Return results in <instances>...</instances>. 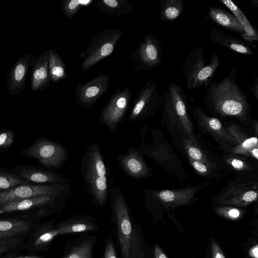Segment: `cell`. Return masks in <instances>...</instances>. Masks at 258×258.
I'll return each instance as SVG.
<instances>
[{
	"instance_id": "obj_1",
	"label": "cell",
	"mask_w": 258,
	"mask_h": 258,
	"mask_svg": "<svg viewBox=\"0 0 258 258\" xmlns=\"http://www.w3.org/2000/svg\"><path fill=\"white\" fill-rule=\"evenodd\" d=\"M235 69L219 81H213L206 90L204 102L211 114L221 121L234 117L245 126H251V108L246 94L237 84Z\"/></svg>"
},
{
	"instance_id": "obj_2",
	"label": "cell",
	"mask_w": 258,
	"mask_h": 258,
	"mask_svg": "<svg viewBox=\"0 0 258 258\" xmlns=\"http://www.w3.org/2000/svg\"><path fill=\"white\" fill-rule=\"evenodd\" d=\"M162 105L160 123L168 131L174 146L183 154L185 138L194 133V125L188 113L187 96L174 83H169L161 94Z\"/></svg>"
},
{
	"instance_id": "obj_3",
	"label": "cell",
	"mask_w": 258,
	"mask_h": 258,
	"mask_svg": "<svg viewBox=\"0 0 258 258\" xmlns=\"http://www.w3.org/2000/svg\"><path fill=\"white\" fill-rule=\"evenodd\" d=\"M81 163L82 176L88 192L95 204L103 206L109 199L111 187L110 172L97 143L87 147Z\"/></svg>"
},
{
	"instance_id": "obj_4",
	"label": "cell",
	"mask_w": 258,
	"mask_h": 258,
	"mask_svg": "<svg viewBox=\"0 0 258 258\" xmlns=\"http://www.w3.org/2000/svg\"><path fill=\"white\" fill-rule=\"evenodd\" d=\"M219 193L211 199L214 205L244 208L257 201L258 173L234 172Z\"/></svg>"
},
{
	"instance_id": "obj_5",
	"label": "cell",
	"mask_w": 258,
	"mask_h": 258,
	"mask_svg": "<svg viewBox=\"0 0 258 258\" xmlns=\"http://www.w3.org/2000/svg\"><path fill=\"white\" fill-rule=\"evenodd\" d=\"M109 198L117 222L123 257L137 258L141 253L140 241L137 231L133 228L125 198L118 187L111 188Z\"/></svg>"
},
{
	"instance_id": "obj_6",
	"label": "cell",
	"mask_w": 258,
	"mask_h": 258,
	"mask_svg": "<svg viewBox=\"0 0 258 258\" xmlns=\"http://www.w3.org/2000/svg\"><path fill=\"white\" fill-rule=\"evenodd\" d=\"M151 134L152 143L148 144L145 141H141L138 147L141 152L163 168L171 176H175L183 182L188 175L163 132L156 127L151 130Z\"/></svg>"
},
{
	"instance_id": "obj_7",
	"label": "cell",
	"mask_w": 258,
	"mask_h": 258,
	"mask_svg": "<svg viewBox=\"0 0 258 258\" xmlns=\"http://www.w3.org/2000/svg\"><path fill=\"white\" fill-rule=\"evenodd\" d=\"M220 64L219 54L213 53L210 62H206L204 50L200 45L187 54L183 65V74L188 89L207 87Z\"/></svg>"
},
{
	"instance_id": "obj_8",
	"label": "cell",
	"mask_w": 258,
	"mask_h": 258,
	"mask_svg": "<svg viewBox=\"0 0 258 258\" xmlns=\"http://www.w3.org/2000/svg\"><path fill=\"white\" fill-rule=\"evenodd\" d=\"M210 184L209 181H207L203 184L188 185L178 189L156 190L146 188L142 190L146 203L148 206L168 210L189 205L198 201L199 198L196 196L197 194Z\"/></svg>"
},
{
	"instance_id": "obj_9",
	"label": "cell",
	"mask_w": 258,
	"mask_h": 258,
	"mask_svg": "<svg viewBox=\"0 0 258 258\" xmlns=\"http://www.w3.org/2000/svg\"><path fill=\"white\" fill-rule=\"evenodd\" d=\"M123 33V30L120 28H108L94 36L86 49L80 53L79 56L82 59V72L88 71L111 54Z\"/></svg>"
},
{
	"instance_id": "obj_10",
	"label": "cell",
	"mask_w": 258,
	"mask_h": 258,
	"mask_svg": "<svg viewBox=\"0 0 258 258\" xmlns=\"http://www.w3.org/2000/svg\"><path fill=\"white\" fill-rule=\"evenodd\" d=\"M21 155L34 158L43 167L54 170L61 169L69 158L68 152L63 145L45 137L37 138L22 150Z\"/></svg>"
},
{
	"instance_id": "obj_11",
	"label": "cell",
	"mask_w": 258,
	"mask_h": 258,
	"mask_svg": "<svg viewBox=\"0 0 258 258\" xmlns=\"http://www.w3.org/2000/svg\"><path fill=\"white\" fill-rule=\"evenodd\" d=\"M190 110L197 128L211 137L223 152H231L237 144L227 132L222 122L215 117L208 115L201 108L191 107Z\"/></svg>"
},
{
	"instance_id": "obj_12",
	"label": "cell",
	"mask_w": 258,
	"mask_h": 258,
	"mask_svg": "<svg viewBox=\"0 0 258 258\" xmlns=\"http://www.w3.org/2000/svg\"><path fill=\"white\" fill-rule=\"evenodd\" d=\"M158 84L150 80L138 92L129 114L128 122H141L155 115L161 105Z\"/></svg>"
},
{
	"instance_id": "obj_13",
	"label": "cell",
	"mask_w": 258,
	"mask_h": 258,
	"mask_svg": "<svg viewBox=\"0 0 258 258\" xmlns=\"http://www.w3.org/2000/svg\"><path fill=\"white\" fill-rule=\"evenodd\" d=\"M162 47L159 39L151 33L145 34L136 48L133 49L130 59L136 71H149L161 63Z\"/></svg>"
},
{
	"instance_id": "obj_14",
	"label": "cell",
	"mask_w": 258,
	"mask_h": 258,
	"mask_svg": "<svg viewBox=\"0 0 258 258\" xmlns=\"http://www.w3.org/2000/svg\"><path fill=\"white\" fill-rule=\"evenodd\" d=\"M71 183L21 184L0 190V207L12 201L41 196H57L71 192Z\"/></svg>"
},
{
	"instance_id": "obj_15",
	"label": "cell",
	"mask_w": 258,
	"mask_h": 258,
	"mask_svg": "<svg viewBox=\"0 0 258 258\" xmlns=\"http://www.w3.org/2000/svg\"><path fill=\"white\" fill-rule=\"evenodd\" d=\"M133 96L131 89H117L102 109L99 121L110 133L116 131L124 118Z\"/></svg>"
},
{
	"instance_id": "obj_16",
	"label": "cell",
	"mask_w": 258,
	"mask_h": 258,
	"mask_svg": "<svg viewBox=\"0 0 258 258\" xmlns=\"http://www.w3.org/2000/svg\"><path fill=\"white\" fill-rule=\"evenodd\" d=\"M71 192L57 196H41L14 201L0 207V215L38 210L45 214L50 208L63 204Z\"/></svg>"
},
{
	"instance_id": "obj_17",
	"label": "cell",
	"mask_w": 258,
	"mask_h": 258,
	"mask_svg": "<svg viewBox=\"0 0 258 258\" xmlns=\"http://www.w3.org/2000/svg\"><path fill=\"white\" fill-rule=\"evenodd\" d=\"M199 135L194 133L184 138L183 155L185 158L219 167L233 173V170L224 162L221 156L213 152Z\"/></svg>"
},
{
	"instance_id": "obj_18",
	"label": "cell",
	"mask_w": 258,
	"mask_h": 258,
	"mask_svg": "<svg viewBox=\"0 0 258 258\" xmlns=\"http://www.w3.org/2000/svg\"><path fill=\"white\" fill-rule=\"evenodd\" d=\"M10 171L31 184L71 183V180L54 170L30 165H16Z\"/></svg>"
},
{
	"instance_id": "obj_19",
	"label": "cell",
	"mask_w": 258,
	"mask_h": 258,
	"mask_svg": "<svg viewBox=\"0 0 258 258\" xmlns=\"http://www.w3.org/2000/svg\"><path fill=\"white\" fill-rule=\"evenodd\" d=\"M109 79V74H101L86 83H77L75 90L76 103L85 108L92 107L108 90Z\"/></svg>"
},
{
	"instance_id": "obj_20",
	"label": "cell",
	"mask_w": 258,
	"mask_h": 258,
	"mask_svg": "<svg viewBox=\"0 0 258 258\" xmlns=\"http://www.w3.org/2000/svg\"><path fill=\"white\" fill-rule=\"evenodd\" d=\"M118 167L127 176L135 179L147 178L153 176L152 168L145 161L139 148L130 147L125 154L117 156Z\"/></svg>"
},
{
	"instance_id": "obj_21",
	"label": "cell",
	"mask_w": 258,
	"mask_h": 258,
	"mask_svg": "<svg viewBox=\"0 0 258 258\" xmlns=\"http://www.w3.org/2000/svg\"><path fill=\"white\" fill-rule=\"evenodd\" d=\"M224 126L237 144L230 153L243 155L258 161L257 137L247 134L240 125L233 120L229 121L227 125Z\"/></svg>"
},
{
	"instance_id": "obj_22",
	"label": "cell",
	"mask_w": 258,
	"mask_h": 258,
	"mask_svg": "<svg viewBox=\"0 0 258 258\" xmlns=\"http://www.w3.org/2000/svg\"><path fill=\"white\" fill-rule=\"evenodd\" d=\"M34 56L25 53L11 68L6 81L8 93L12 96L20 94L25 89L29 69L34 61Z\"/></svg>"
},
{
	"instance_id": "obj_23",
	"label": "cell",
	"mask_w": 258,
	"mask_h": 258,
	"mask_svg": "<svg viewBox=\"0 0 258 258\" xmlns=\"http://www.w3.org/2000/svg\"><path fill=\"white\" fill-rule=\"evenodd\" d=\"M49 49L42 51L32 65L30 86L34 91L46 89L50 85L48 73Z\"/></svg>"
},
{
	"instance_id": "obj_24",
	"label": "cell",
	"mask_w": 258,
	"mask_h": 258,
	"mask_svg": "<svg viewBox=\"0 0 258 258\" xmlns=\"http://www.w3.org/2000/svg\"><path fill=\"white\" fill-rule=\"evenodd\" d=\"M210 37L213 42L236 53L250 55L253 54L250 46L246 41L229 35L219 29H211Z\"/></svg>"
},
{
	"instance_id": "obj_25",
	"label": "cell",
	"mask_w": 258,
	"mask_h": 258,
	"mask_svg": "<svg viewBox=\"0 0 258 258\" xmlns=\"http://www.w3.org/2000/svg\"><path fill=\"white\" fill-rule=\"evenodd\" d=\"M221 157L233 173H258V161L251 157L230 152H224Z\"/></svg>"
},
{
	"instance_id": "obj_26",
	"label": "cell",
	"mask_w": 258,
	"mask_h": 258,
	"mask_svg": "<svg viewBox=\"0 0 258 258\" xmlns=\"http://www.w3.org/2000/svg\"><path fill=\"white\" fill-rule=\"evenodd\" d=\"M209 18L218 25L234 31L242 36L244 30L235 16L220 7H210L208 11Z\"/></svg>"
},
{
	"instance_id": "obj_27",
	"label": "cell",
	"mask_w": 258,
	"mask_h": 258,
	"mask_svg": "<svg viewBox=\"0 0 258 258\" xmlns=\"http://www.w3.org/2000/svg\"><path fill=\"white\" fill-rule=\"evenodd\" d=\"M227 7L236 18L242 27L244 34L241 36L243 40L249 43L258 40V33L242 11L231 0H218Z\"/></svg>"
},
{
	"instance_id": "obj_28",
	"label": "cell",
	"mask_w": 258,
	"mask_h": 258,
	"mask_svg": "<svg viewBox=\"0 0 258 258\" xmlns=\"http://www.w3.org/2000/svg\"><path fill=\"white\" fill-rule=\"evenodd\" d=\"M98 11L108 16L127 15L135 10V5L126 0H99L96 2Z\"/></svg>"
},
{
	"instance_id": "obj_29",
	"label": "cell",
	"mask_w": 258,
	"mask_h": 258,
	"mask_svg": "<svg viewBox=\"0 0 258 258\" xmlns=\"http://www.w3.org/2000/svg\"><path fill=\"white\" fill-rule=\"evenodd\" d=\"M30 222L25 219H0V240L16 237L27 232Z\"/></svg>"
},
{
	"instance_id": "obj_30",
	"label": "cell",
	"mask_w": 258,
	"mask_h": 258,
	"mask_svg": "<svg viewBox=\"0 0 258 258\" xmlns=\"http://www.w3.org/2000/svg\"><path fill=\"white\" fill-rule=\"evenodd\" d=\"M186 160L197 174L206 179L217 180L232 173L219 167L208 165L189 158Z\"/></svg>"
},
{
	"instance_id": "obj_31",
	"label": "cell",
	"mask_w": 258,
	"mask_h": 258,
	"mask_svg": "<svg viewBox=\"0 0 258 258\" xmlns=\"http://www.w3.org/2000/svg\"><path fill=\"white\" fill-rule=\"evenodd\" d=\"M48 73L50 81L57 83L68 76L67 68L62 57L53 49H49Z\"/></svg>"
},
{
	"instance_id": "obj_32",
	"label": "cell",
	"mask_w": 258,
	"mask_h": 258,
	"mask_svg": "<svg viewBox=\"0 0 258 258\" xmlns=\"http://www.w3.org/2000/svg\"><path fill=\"white\" fill-rule=\"evenodd\" d=\"M159 6V18L165 22L176 20L181 15L184 8L183 0H162Z\"/></svg>"
},
{
	"instance_id": "obj_33",
	"label": "cell",
	"mask_w": 258,
	"mask_h": 258,
	"mask_svg": "<svg viewBox=\"0 0 258 258\" xmlns=\"http://www.w3.org/2000/svg\"><path fill=\"white\" fill-rule=\"evenodd\" d=\"M93 2L92 0H61V9L66 17L72 19L81 8Z\"/></svg>"
},
{
	"instance_id": "obj_34",
	"label": "cell",
	"mask_w": 258,
	"mask_h": 258,
	"mask_svg": "<svg viewBox=\"0 0 258 258\" xmlns=\"http://www.w3.org/2000/svg\"><path fill=\"white\" fill-rule=\"evenodd\" d=\"M29 184L21 177L12 173L10 170L0 167V190L14 186Z\"/></svg>"
},
{
	"instance_id": "obj_35",
	"label": "cell",
	"mask_w": 258,
	"mask_h": 258,
	"mask_svg": "<svg viewBox=\"0 0 258 258\" xmlns=\"http://www.w3.org/2000/svg\"><path fill=\"white\" fill-rule=\"evenodd\" d=\"M213 210L218 215L231 220L239 219L244 213L243 210L229 206L214 205Z\"/></svg>"
},
{
	"instance_id": "obj_36",
	"label": "cell",
	"mask_w": 258,
	"mask_h": 258,
	"mask_svg": "<svg viewBox=\"0 0 258 258\" xmlns=\"http://www.w3.org/2000/svg\"><path fill=\"white\" fill-rule=\"evenodd\" d=\"M96 226L90 223L79 222L61 226L58 228L59 234H68L93 230Z\"/></svg>"
},
{
	"instance_id": "obj_37",
	"label": "cell",
	"mask_w": 258,
	"mask_h": 258,
	"mask_svg": "<svg viewBox=\"0 0 258 258\" xmlns=\"http://www.w3.org/2000/svg\"><path fill=\"white\" fill-rule=\"evenodd\" d=\"M93 242L86 240L74 248L64 258H92Z\"/></svg>"
},
{
	"instance_id": "obj_38",
	"label": "cell",
	"mask_w": 258,
	"mask_h": 258,
	"mask_svg": "<svg viewBox=\"0 0 258 258\" xmlns=\"http://www.w3.org/2000/svg\"><path fill=\"white\" fill-rule=\"evenodd\" d=\"M14 143V132L13 130H0V153L8 150Z\"/></svg>"
},
{
	"instance_id": "obj_39",
	"label": "cell",
	"mask_w": 258,
	"mask_h": 258,
	"mask_svg": "<svg viewBox=\"0 0 258 258\" xmlns=\"http://www.w3.org/2000/svg\"><path fill=\"white\" fill-rule=\"evenodd\" d=\"M58 234H60L58 228L46 231L36 239L33 246L36 248H40L48 243Z\"/></svg>"
},
{
	"instance_id": "obj_40",
	"label": "cell",
	"mask_w": 258,
	"mask_h": 258,
	"mask_svg": "<svg viewBox=\"0 0 258 258\" xmlns=\"http://www.w3.org/2000/svg\"><path fill=\"white\" fill-rule=\"evenodd\" d=\"M21 242V240L17 237L0 240V255L17 246Z\"/></svg>"
},
{
	"instance_id": "obj_41",
	"label": "cell",
	"mask_w": 258,
	"mask_h": 258,
	"mask_svg": "<svg viewBox=\"0 0 258 258\" xmlns=\"http://www.w3.org/2000/svg\"><path fill=\"white\" fill-rule=\"evenodd\" d=\"M213 258H225L221 248L215 241L211 243Z\"/></svg>"
},
{
	"instance_id": "obj_42",
	"label": "cell",
	"mask_w": 258,
	"mask_h": 258,
	"mask_svg": "<svg viewBox=\"0 0 258 258\" xmlns=\"http://www.w3.org/2000/svg\"><path fill=\"white\" fill-rule=\"evenodd\" d=\"M104 258H117L113 245L111 242H108L106 246Z\"/></svg>"
},
{
	"instance_id": "obj_43",
	"label": "cell",
	"mask_w": 258,
	"mask_h": 258,
	"mask_svg": "<svg viewBox=\"0 0 258 258\" xmlns=\"http://www.w3.org/2000/svg\"><path fill=\"white\" fill-rule=\"evenodd\" d=\"M250 90L252 91L254 96L256 100H258V78L255 77L254 79L253 84L250 87Z\"/></svg>"
},
{
	"instance_id": "obj_44",
	"label": "cell",
	"mask_w": 258,
	"mask_h": 258,
	"mask_svg": "<svg viewBox=\"0 0 258 258\" xmlns=\"http://www.w3.org/2000/svg\"><path fill=\"white\" fill-rule=\"evenodd\" d=\"M154 254L155 258H168L158 245L155 246Z\"/></svg>"
},
{
	"instance_id": "obj_45",
	"label": "cell",
	"mask_w": 258,
	"mask_h": 258,
	"mask_svg": "<svg viewBox=\"0 0 258 258\" xmlns=\"http://www.w3.org/2000/svg\"><path fill=\"white\" fill-rule=\"evenodd\" d=\"M148 128L149 126L148 125H144L143 127L139 128L138 134L141 140V141H145V137Z\"/></svg>"
},
{
	"instance_id": "obj_46",
	"label": "cell",
	"mask_w": 258,
	"mask_h": 258,
	"mask_svg": "<svg viewBox=\"0 0 258 258\" xmlns=\"http://www.w3.org/2000/svg\"><path fill=\"white\" fill-rule=\"evenodd\" d=\"M258 246L256 245L255 246L252 247L249 251V254L251 257L253 258H257L258 257Z\"/></svg>"
},
{
	"instance_id": "obj_47",
	"label": "cell",
	"mask_w": 258,
	"mask_h": 258,
	"mask_svg": "<svg viewBox=\"0 0 258 258\" xmlns=\"http://www.w3.org/2000/svg\"><path fill=\"white\" fill-rule=\"evenodd\" d=\"M251 126L253 129L254 135L257 137L258 135V122L255 119H252L251 122Z\"/></svg>"
},
{
	"instance_id": "obj_48",
	"label": "cell",
	"mask_w": 258,
	"mask_h": 258,
	"mask_svg": "<svg viewBox=\"0 0 258 258\" xmlns=\"http://www.w3.org/2000/svg\"><path fill=\"white\" fill-rule=\"evenodd\" d=\"M12 258H41V257L39 256L35 255H26V256H17L15 257Z\"/></svg>"
},
{
	"instance_id": "obj_49",
	"label": "cell",
	"mask_w": 258,
	"mask_h": 258,
	"mask_svg": "<svg viewBox=\"0 0 258 258\" xmlns=\"http://www.w3.org/2000/svg\"><path fill=\"white\" fill-rule=\"evenodd\" d=\"M256 1L257 0H251V1H250V2L252 6H255L256 7H257V6H258V3H255V2H256Z\"/></svg>"
}]
</instances>
